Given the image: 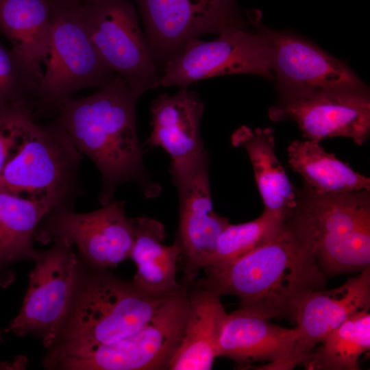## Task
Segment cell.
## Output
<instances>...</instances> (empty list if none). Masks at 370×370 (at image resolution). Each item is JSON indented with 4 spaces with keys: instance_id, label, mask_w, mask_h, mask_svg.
I'll list each match as a JSON object with an SVG mask.
<instances>
[{
    "instance_id": "7c38bea8",
    "label": "cell",
    "mask_w": 370,
    "mask_h": 370,
    "mask_svg": "<svg viewBox=\"0 0 370 370\" xmlns=\"http://www.w3.org/2000/svg\"><path fill=\"white\" fill-rule=\"evenodd\" d=\"M269 116L273 121H295L304 138L318 142L345 137L362 146L370 134V98L364 86L279 98Z\"/></svg>"
},
{
    "instance_id": "9a60e30c",
    "label": "cell",
    "mask_w": 370,
    "mask_h": 370,
    "mask_svg": "<svg viewBox=\"0 0 370 370\" xmlns=\"http://www.w3.org/2000/svg\"><path fill=\"white\" fill-rule=\"evenodd\" d=\"M369 308L370 267L338 288L308 293L296 312V338L292 353L280 370L300 365L332 331L353 314Z\"/></svg>"
},
{
    "instance_id": "4316f807",
    "label": "cell",
    "mask_w": 370,
    "mask_h": 370,
    "mask_svg": "<svg viewBox=\"0 0 370 370\" xmlns=\"http://www.w3.org/2000/svg\"><path fill=\"white\" fill-rule=\"evenodd\" d=\"M315 248L323 273L362 271L370 265V228L321 236L315 241Z\"/></svg>"
},
{
    "instance_id": "f546056e",
    "label": "cell",
    "mask_w": 370,
    "mask_h": 370,
    "mask_svg": "<svg viewBox=\"0 0 370 370\" xmlns=\"http://www.w3.org/2000/svg\"><path fill=\"white\" fill-rule=\"evenodd\" d=\"M80 3H85L86 1H91V0H75Z\"/></svg>"
},
{
    "instance_id": "2e32d148",
    "label": "cell",
    "mask_w": 370,
    "mask_h": 370,
    "mask_svg": "<svg viewBox=\"0 0 370 370\" xmlns=\"http://www.w3.org/2000/svg\"><path fill=\"white\" fill-rule=\"evenodd\" d=\"M295 338V328L274 325L239 308L227 314L218 357L228 358L241 367L263 361L267 363L260 369L280 370L292 353Z\"/></svg>"
},
{
    "instance_id": "30bf717a",
    "label": "cell",
    "mask_w": 370,
    "mask_h": 370,
    "mask_svg": "<svg viewBox=\"0 0 370 370\" xmlns=\"http://www.w3.org/2000/svg\"><path fill=\"white\" fill-rule=\"evenodd\" d=\"M133 219L125 202L112 200L98 210L73 212L64 208L49 212L38 225L34 238L49 243L63 238L75 245L94 267L113 268L130 258L134 243Z\"/></svg>"
},
{
    "instance_id": "cb8c5ba5",
    "label": "cell",
    "mask_w": 370,
    "mask_h": 370,
    "mask_svg": "<svg viewBox=\"0 0 370 370\" xmlns=\"http://www.w3.org/2000/svg\"><path fill=\"white\" fill-rule=\"evenodd\" d=\"M51 210L48 204L0 191V270L19 260H36L40 253L33 238Z\"/></svg>"
},
{
    "instance_id": "44dd1931",
    "label": "cell",
    "mask_w": 370,
    "mask_h": 370,
    "mask_svg": "<svg viewBox=\"0 0 370 370\" xmlns=\"http://www.w3.org/2000/svg\"><path fill=\"white\" fill-rule=\"evenodd\" d=\"M294 214L315 241L323 236L370 228V190L320 193L304 184L296 189Z\"/></svg>"
},
{
    "instance_id": "7a4b0ae2",
    "label": "cell",
    "mask_w": 370,
    "mask_h": 370,
    "mask_svg": "<svg viewBox=\"0 0 370 370\" xmlns=\"http://www.w3.org/2000/svg\"><path fill=\"white\" fill-rule=\"evenodd\" d=\"M140 96L116 75L97 92L71 97L58 108V120L73 143L101 173L99 199L102 206L113 200L117 186L124 182L138 183L147 197L160 191L143 166L136 123Z\"/></svg>"
},
{
    "instance_id": "5bb4252c",
    "label": "cell",
    "mask_w": 370,
    "mask_h": 370,
    "mask_svg": "<svg viewBox=\"0 0 370 370\" xmlns=\"http://www.w3.org/2000/svg\"><path fill=\"white\" fill-rule=\"evenodd\" d=\"M265 42L279 98L339 87L363 86L343 62L295 35L257 24Z\"/></svg>"
},
{
    "instance_id": "4dcf8cb0",
    "label": "cell",
    "mask_w": 370,
    "mask_h": 370,
    "mask_svg": "<svg viewBox=\"0 0 370 370\" xmlns=\"http://www.w3.org/2000/svg\"><path fill=\"white\" fill-rule=\"evenodd\" d=\"M1 334H2V331L0 330V341L1 340Z\"/></svg>"
},
{
    "instance_id": "7402d4cb",
    "label": "cell",
    "mask_w": 370,
    "mask_h": 370,
    "mask_svg": "<svg viewBox=\"0 0 370 370\" xmlns=\"http://www.w3.org/2000/svg\"><path fill=\"white\" fill-rule=\"evenodd\" d=\"M134 237L130 258L136 266L132 282L141 289L157 295L177 292V262L180 249L175 242L164 244L166 232L160 221L147 217L133 219Z\"/></svg>"
},
{
    "instance_id": "ba28073f",
    "label": "cell",
    "mask_w": 370,
    "mask_h": 370,
    "mask_svg": "<svg viewBox=\"0 0 370 370\" xmlns=\"http://www.w3.org/2000/svg\"><path fill=\"white\" fill-rule=\"evenodd\" d=\"M80 8L90 38L110 69L140 95L160 86V77L131 2L91 0L80 3Z\"/></svg>"
},
{
    "instance_id": "f1b7e54d",
    "label": "cell",
    "mask_w": 370,
    "mask_h": 370,
    "mask_svg": "<svg viewBox=\"0 0 370 370\" xmlns=\"http://www.w3.org/2000/svg\"><path fill=\"white\" fill-rule=\"evenodd\" d=\"M38 84L11 49L0 42V108L29 101Z\"/></svg>"
},
{
    "instance_id": "d4e9b609",
    "label": "cell",
    "mask_w": 370,
    "mask_h": 370,
    "mask_svg": "<svg viewBox=\"0 0 370 370\" xmlns=\"http://www.w3.org/2000/svg\"><path fill=\"white\" fill-rule=\"evenodd\" d=\"M300 365L312 370H358L360 356L370 348L369 310H361L332 331Z\"/></svg>"
},
{
    "instance_id": "5b68a950",
    "label": "cell",
    "mask_w": 370,
    "mask_h": 370,
    "mask_svg": "<svg viewBox=\"0 0 370 370\" xmlns=\"http://www.w3.org/2000/svg\"><path fill=\"white\" fill-rule=\"evenodd\" d=\"M82 153L58 119L34 123L17 153L0 174V191L67 208L74 192Z\"/></svg>"
},
{
    "instance_id": "277c9868",
    "label": "cell",
    "mask_w": 370,
    "mask_h": 370,
    "mask_svg": "<svg viewBox=\"0 0 370 370\" xmlns=\"http://www.w3.org/2000/svg\"><path fill=\"white\" fill-rule=\"evenodd\" d=\"M188 282L169 296L140 329L118 341L46 357L47 368L73 370L167 369L181 341L188 312Z\"/></svg>"
},
{
    "instance_id": "9c48e42d",
    "label": "cell",
    "mask_w": 370,
    "mask_h": 370,
    "mask_svg": "<svg viewBox=\"0 0 370 370\" xmlns=\"http://www.w3.org/2000/svg\"><path fill=\"white\" fill-rule=\"evenodd\" d=\"M233 28L210 41L190 40L166 64L160 85L188 86L206 78L256 74L272 79L264 38L257 26Z\"/></svg>"
},
{
    "instance_id": "4fadbf2b",
    "label": "cell",
    "mask_w": 370,
    "mask_h": 370,
    "mask_svg": "<svg viewBox=\"0 0 370 370\" xmlns=\"http://www.w3.org/2000/svg\"><path fill=\"white\" fill-rule=\"evenodd\" d=\"M207 151L193 162L170 166L179 195V223L175 242L180 249L185 280H196L214 252L217 240L230 223L227 218L213 210Z\"/></svg>"
},
{
    "instance_id": "ffe728a7",
    "label": "cell",
    "mask_w": 370,
    "mask_h": 370,
    "mask_svg": "<svg viewBox=\"0 0 370 370\" xmlns=\"http://www.w3.org/2000/svg\"><path fill=\"white\" fill-rule=\"evenodd\" d=\"M231 143L247 152L264 209L286 219L297 206L296 189L276 156L272 129L242 125L232 134Z\"/></svg>"
},
{
    "instance_id": "6da1fadb",
    "label": "cell",
    "mask_w": 370,
    "mask_h": 370,
    "mask_svg": "<svg viewBox=\"0 0 370 370\" xmlns=\"http://www.w3.org/2000/svg\"><path fill=\"white\" fill-rule=\"evenodd\" d=\"M204 270L206 276L194 286L219 296H236L240 308L254 314L292 323L303 298L325 284L312 234L293 214L262 245L223 266Z\"/></svg>"
},
{
    "instance_id": "8fae6325",
    "label": "cell",
    "mask_w": 370,
    "mask_h": 370,
    "mask_svg": "<svg viewBox=\"0 0 370 370\" xmlns=\"http://www.w3.org/2000/svg\"><path fill=\"white\" fill-rule=\"evenodd\" d=\"M150 53L166 63L191 40L247 25L234 0H135Z\"/></svg>"
},
{
    "instance_id": "83f0119b",
    "label": "cell",
    "mask_w": 370,
    "mask_h": 370,
    "mask_svg": "<svg viewBox=\"0 0 370 370\" xmlns=\"http://www.w3.org/2000/svg\"><path fill=\"white\" fill-rule=\"evenodd\" d=\"M34 123L29 101L0 108V174L21 148Z\"/></svg>"
},
{
    "instance_id": "ac0fdd59",
    "label": "cell",
    "mask_w": 370,
    "mask_h": 370,
    "mask_svg": "<svg viewBox=\"0 0 370 370\" xmlns=\"http://www.w3.org/2000/svg\"><path fill=\"white\" fill-rule=\"evenodd\" d=\"M195 286L188 290V312L184 333L169 370H209L218 357L219 345L227 317L220 297Z\"/></svg>"
},
{
    "instance_id": "603a6c76",
    "label": "cell",
    "mask_w": 370,
    "mask_h": 370,
    "mask_svg": "<svg viewBox=\"0 0 370 370\" xmlns=\"http://www.w3.org/2000/svg\"><path fill=\"white\" fill-rule=\"evenodd\" d=\"M287 152L291 168L316 192L334 194L370 190L369 177L327 152L318 141L295 140Z\"/></svg>"
},
{
    "instance_id": "8992f818",
    "label": "cell",
    "mask_w": 370,
    "mask_h": 370,
    "mask_svg": "<svg viewBox=\"0 0 370 370\" xmlns=\"http://www.w3.org/2000/svg\"><path fill=\"white\" fill-rule=\"evenodd\" d=\"M49 54L36 95L57 108L76 92L102 86L116 74L101 59L87 31L80 3L52 0Z\"/></svg>"
},
{
    "instance_id": "484cf974",
    "label": "cell",
    "mask_w": 370,
    "mask_h": 370,
    "mask_svg": "<svg viewBox=\"0 0 370 370\" xmlns=\"http://www.w3.org/2000/svg\"><path fill=\"white\" fill-rule=\"evenodd\" d=\"M285 221L264 209L254 220L239 224L230 223L219 234L206 268L223 266L259 247L282 229Z\"/></svg>"
},
{
    "instance_id": "e0dca14e",
    "label": "cell",
    "mask_w": 370,
    "mask_h": 370,
    "mask_svg": "<svg viewBox=\"0 0 370 370\" xmlns=\"http://www.w3.org/2000/svg\"><path fill=\"white\" fill-rule=\"evenodd\" d=\"M151 111L152 130L146 143L164 149L171 166L193 162L206 151L199 130L204 105L195 92L181 88L175 95H162Z\"/></svg>"
},
{
    "instance_id": "d6986e66",
    "label": "cell",
    "mask_w": 370,
    "mask_h": 370,
    "mask_svg": "<svg viewBox=\"0 0 370 370\" xmlns=\"http://www.w3.org/2000/svg\"><path fill=\"white\" fill-rule=\"evenodd\" d=\"M52 0H0V33L38 84L49 54Z\"/></svg>"
},
{
    "instance_id": "3957f363",
    "label": "cell",
    "mask_w": 370,
    "mask_h": 370,
    "mask_svg": "<svg viewBox=\"0 0 370 370\" xmlns=\"http://www.w3.org/2000/svg\"><path fill=\"white\" fill-rule=\"evenodd\" d=\"M97 271L79 285L62 340L47 357L123 339L147 323L171 295L147 292L107 269Z\"/></svg>"
},
{
    "instance_id": "52a82bcc",
    "label": "cell",
    "mask_w": 370,
    "mask_h": 370,
    "mask_svg": "<svg viewBox=\"0 0 370 370\" xmlns=\"http://www.w3.org/2000/svg\"><path fill=\"white\" fill-rule=\"evenodd\" d=\"M39 254L29 274L27 293L10 329L18 336L34 334L53 347L66 323L79 285V267L73 245L66 239Z\"/></svg>"
}]
</instances>
